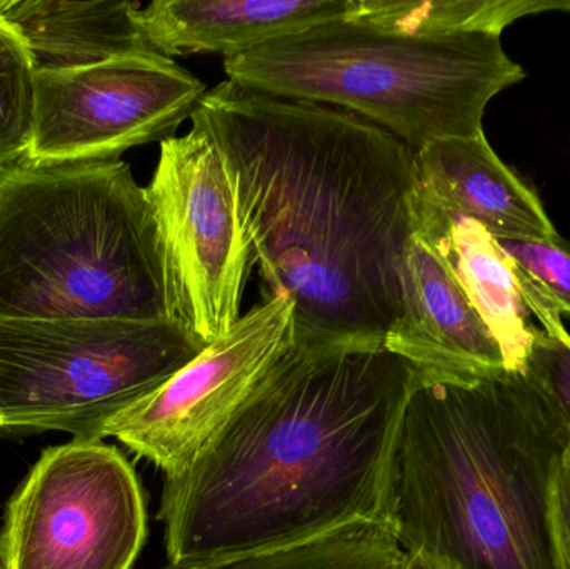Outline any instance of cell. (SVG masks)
<instances>
[{"label":"cell","mask_w":570,"mask_h":569,"mask_svg":"<svg viewBox=\"0 0 570 569\" xmlns=\"http://www.w3.org/2000/svg\"><path fill=\"white\" fill-rule=\"evenodd\" d=\"M166 277L167 317L203 346L240 320L253 246L219 147L199 127L160 143L146 187Z\"/></svg>","instance_id":"7"},{"label":"cell","mask_w":570,"mask_h":569,"mask_svg":"<svg viewBox=\"0 0 570 569\" xmlns=\"http://www.w3.org/2000/svg\"><path fill=\"white\" fill-rule=\"evenodd\" d=\"M147 537L142 487L104 440L47 448L10 497L0 569H130Z\"/></svg>","instance_id":"8"},{"label":"cell","mask_w":570,"mask_h":569,"mask_svg":"<svg viewBox=\"0 0 570 569\" xmlns=\"http://www.w3.org/2000/svg\"><path fill=\"white\" fill-rule=\"evenodd\" d=\"M495 239V237H494ZM509 259L570 317V246L564 241L495 239Z\"/></svg>","instance_id":"20"},{"label":"cell","mask_w":570,"mask_h":569,"mask_svg":"<svg viewBox=\"0 0 570 569\" xmlns=\"http://www.w3.org/2000/svg\"><path fill=\"white\" fill-rule=\"evenodd\" d=\"M129 0H0V19L19 37L33 72L82 69L153 49Z\"/></svg>","instance_id":"15"},{"label":"cell","mask_w":570,"mask_h":569,"mask_svg":"<svg viewBox=\"0 0 570 569\" xmlns=\"http://www.w3.org/2000/svg\"><path fill=\"white\" fill-rule=\"evenodd\" d=\"M518 277L529 311L541 323L522 370L554 401L570 426V334L544 293L524 273Z\"/></svg>","instance_id":"19"},{"label":"cell","mask_w":570,"mask_h":569,"mask_svg":"<svg viewBox=\"0 0 570 569\" xmlns=\"http://www.w3.org/2000/svg\"><path fill=\"white\" fill-rule=\"evenodd\" d=\"M549 523L556 568L570 569V447L552 484Z\"/></svg>","instance_id":"21"},{"label":"cell","mask_w":570,"mask_h":569,"mask_svg":"<svg viewBox=\"0 0 570 569\" xmlns=\"http://www.w3.org/2000/svg\"><path fill=\"white\" fill-rule=\"evenodd\" d=\"M407 551L379 521H354L287 543L164 569H404Z\"/></svg>","instance_id":"16"},{"label":"cell","mask_w":570,"mask_h":569,"mask_svg":"<svg viewBox=\"0 0 570 569\" xmlns=\"http://www.w3.org/2000/svg\"><path fill=\"white\" fill-rule=\"evenodd\" d=\"M36 72L19 37L0 19V173L20 163L32 140Z\"/></svg>","instance_id":"18"},{"label":"cell","mask_w":570,"mask_h":569,"mask_svg":"<svg viewBox=\"0 0 570 569\" xmlns=\"http://www.w3.org/2000/svg\"><path fill=\"white\" fill-rule=\"evenodd\" d=\"M421 374L385 347L292 343L197 460L164 480L169 563L389 524L395 441Z\"/></svg>","instance_id":"2"},{"label":"cell","mask_w":570,"mask_h":569,"mask_svg":"<svg viewBox=\"0 0 570 569\" xmlns=\"http://www.w3.org/2000/svg\"><path fill=\"white\" fill-rule=\"evenodd\" d=\"M0 428H2V420H0Z\"/></svg>","instance_id":"23"},{"label":"cell","mask_w":570,"mask_h":569,"mask_svg":"<svg viewBox=\"0 0 570 569\" xmlns=\"http://www.w3.org/2000/svg\"><path fill=\"white\" fill-rule=\"evenodd\" d=\"M206 84L163 53L36 73L32 164L112 163L132 147L169 139L193 117Z\"/></svg>","instance_id":"9"},{"label":"cell","mask_w":570,"mask_h":569,"mask_svg":"<svg viewBox=\"0 0 570 569\" xmlns=\"http://www.w3.org/2000/svg\"><path fill=\"white\" fill-rule=\"evenodd\" d=\"M224 70L253 92L357 114L414 154L484 133L485 107L525 77L501 33L412 36L351 17L227 57Z\"/></svg>","instance_id":"5"},{"label":"cell","mask_w":570,"mask_h":569,"mask_svg":"<svg viewBox=\"0 0 570 569\" xmlns=\"http://www.w3.org/2000/svg\"><path fill=\"white\" fill-rule=\"evenodd\" d=\"M204 350L169 320H0L2 428L100 440Z\"/></svg>","instance_id":"6"},{"label":"cell","mask_w":570,"mask_h":569,"mask_svg":"<svg viewBox=\"0 0 570 569\" xmlns=\"http://www.w3.org/2000/svg\"><path fill=\"white\" fill-rule=\"evenodd\" d=\"M404 569H434L428 560L419 557V555L407 553V561H405Z\"/></svg>","instance_id":"22"},{"label":"cell","mask_w":570,"mask_h":569,"mask_svg":"<svg viewBox=\"0 0 570 569\" xmlns=\"http://www.w3.org/2000/svg\"><path fill=\"white\" fill-rule=\"evenodd\" d=\"M357 0H156L136 19L163 56L223 53L224 59L311 27L348 19Z\"/></svg>","instance_id":"13"},{"label":"cell","mask_w":570,"mask_h":569,"mask_svg":"<svg viewBox=\"0 0 570 569\" xmlns=\"http://www.w3.org/2000/svg\"><path fill=\"white\" fill-rule=\"evenodd\" d=\"M401 316L384 347L424 373L479 380L512 371L444 259L412 234L399 264Z\"/></svg>","instance_id":"11"},{"label":"cell","mask_w":570,"mask_h":569,"mask_svg":"<svg viewBox=\"0 0 570 569\" xmlns=\"http://www.w3.org/2000/svg\"><path fill=\"white\" fill-rule=\"evenodd\" d=\"M570 426L524 370L424 373L395 441L389 524L434 569H558L549 507Z\"/></svg>","instance_id":"3"},{"label":"cell","mask_w":570,"mask_h":569,"mask_svg":"<svg viewBox=\"0 0 570 569\" xmlns=\"http://www.w3.org/2000/svg\"><path fill=\"white\" fill-rule=\"evenodd\" d=\"M0 320H169L153 204L129 164L0 173Z\"/></svg>","instance_id":"4"},{"label":"cell","mask_w":570,"mask_h":569,"mask_svg":"<svg viewBox=\"0 0 570 569\" xmlns=\"http://www.w3.org/2000/svg\"><path fill=\"white\" fill-rule=\"evenodd\" d=\"M190 119L226 160L263 297L294 303V343L384 347L414 234V153L357 114L230 80Z\"/></svg>","instance_id":"1"},{"label":"cell","mask_w":570,"mask_h":569,"mask_svg":"<svg viewBox=\"0 0 570 569\" xmlns=\"http://www.w3.org/2000/svg\"><path fill=\"white\" fill-rule=\"evenodd\" d=\"M292 343L291 297H263L226 336L112 418L100 440L120 441L166 478L184 473Z\"/></svg>","instance_id":"10"},{"label":"cell","mask_w":570,"mask_h":569,"mask_svg":"<svg viewBox=\"0 0 570 569\" xmlns=\"http://www.w3.org/2000/svg\"><path fill=\"white\" fill-rule=\"evenodd\" d=\"M414 234L451 267L479 316L501 343L512 371L522 370L539 327L522 296L515 264L474 220L449 213L422 187L412 197Z\"/></svg>","instance_id":"14"},{"label":"cell","mask_w":570,"mask_h":569,"mask_svg":"<svg viewBox=\"0 0 570 569\" xmlns=\"http://www.w3.org/2000/svg\"><path fill=\"white\" fill-rule=\"evenodd\" d=\"M414 157L422 190L495 239H561L541 197L501 160L484 133L431 140Z\"/></svg>","instance_id":"12"},{"label":"cell","mask_w":570,"mask_h":569,"mask_svg":"<svg viewBox=\"0 0 570 569\" xmlns=\"http://www.w3.org/2000/svg\"><path fill=\"white\" fill-rule=\"evenodd\" d=\"M546 12H570V0H357L351 19L412 36H502L515 20Z\"/></svg>","instance_id":"17"}]
</instances>
